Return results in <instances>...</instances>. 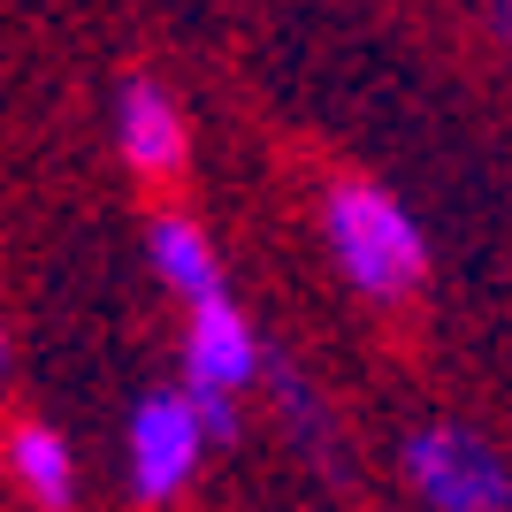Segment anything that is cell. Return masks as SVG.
I'll return each instance as SVG.
<instances>
[{
    "label": "cell",
    "mask_w": 512,
    "mask_h": 512,
    "mask_svg": "<svg viewBox=\"0 0 512 512\" xmlns=\"http://www.w3.org/2000/svg\"><path fill=\"white\" fill-rule=\"evenodd\" d=\"M321 222H329V253L344 260V276L360 283L367 299H398L421 276V230H413V214L390 192L337 184L329 207H321Z\"/></svg>",
    "instance_id": "1"
},
{
    "label": "cell",
    "mask_w": 512,
    "mask_h": 512,
    "mask_svg": "<svg viewBox=\"0 0 512 512\" xmlns=\"http://www.w3.org/2000/svg\"><path fill=\"white\" fill-rule=\"evenodd\" d=\"M406 474L436 512H505V497H512L505 459L459 421L413 428L406 436Z\"/></svg>",
    "instance_id": "2"
},
{
    "label": "cell",
    "mask_w": 512,
    "mask_h": 512,
    "mask_svg": "<svg viewBox=\"0 0 512 512\" xmlns=\"http://www.w3.org/2000/svg\"><path fill=\"white\" fill-rule=\"evenodd\" d=\"M199 436H207V421H199L192 390H161V398H146V406L130 413V474H138V497H169L192 474Z\"/></svg>",
    "instance_id": "3"
},
{
    "label": "cell",
    "mask_w": 512,
    "mask_h": 512,
    "mask_svg": "<svg viewBox=\"0 0 512 512\" xmlns=\"http://www.w3.org/2000/svg\"><path fill=\"white\" fill-rule=\"evenodd\" d=\"M184 367H192V390H222V398L260 367V344H253V329H245V314H237L230 299H199L192 306Z\"/></svg>",
    "instance_id": "4"
},
{
    "label": "cell",
    "mask_w": 512,
    "mask_h": 512,
    "mask_svg": "<svg viewBox=\"0 0 512 512\" xmlns=\"http://www.w3.org/2000/svg\"><path fill=\"white\" fill-rule=\"evenodd\" d=\"M115 123H123V153H130V169L169 176L176 161H184V115H176V100L153 85V77H130V85H123V107H115Z\"/></svg>",
    "instance_id": "5"
},
{
    "label": "cell",
    "mask_w": 512,
    "mask_h": 512,
    "mask_svg": "<svg viewBox=\"0 0 512 512\" xmlns=\"http://www.w3.org/2000/svg\"><path fill=\"white\" fill-rule=\"evenodd\" d=\"M146 245H153V268L184 291V299H222V268H214V245H207V230H192L184 214H161L146 230Z\"/></svg>",
    "instance_id": "6"
},
{
    "label": "cell",
    "mask_w": 512,
    "mask_h": 512,
    "mask_svg": "<svg viewBox=\"0 0 512 512\" xmlns=\"http://www.w3.org/2000/svg\"><path fill=\"white\" fill-rule=\"evenodd\" d=\"M8 467H16V482L39 497V505H69V444L54 428L23 421L16 436H8Z\"/></svg>",
    "instance_id": "7"
},
{
    "label": "cell",
    "mask_w": 512,
    "mask_h": 512,
    "mask_svg": "<svg viewBox=\"0 0 512 512\" xmlns=\"http://www.w3.org/2000/svg\"><path fill=\"white\" fill-rule=\"evenodd\" d=\"M490 23H497V31H505V39H512V8H497V16H490Z\"/></svg>",
    "instance_id": "8"
}]
</instances>
